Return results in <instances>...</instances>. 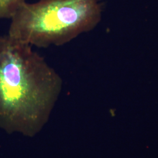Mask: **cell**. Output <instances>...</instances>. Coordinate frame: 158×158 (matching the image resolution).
Here are the masks:
<instances>
[{
	"instance_id": "3957f363",
	"label": "cell",
	"mask_w": 158,
	"mask_h": 158,
	"mask_svg": "<svg viewBox=\"0 0 158 158\" xmlns=\"http://www.w3.org/2000/svg\"><path fill=\"white\" fill-rule=\"evenodd\" d=\"M25 0H0V19H11Z\"/></svg>"
},
{
	"instance_id": "6da1fadb",
	"label": "cell",
	"mask_w": 158,
	"mask_h": 158,
	"mask_svg": "<svg viewBox=\"0 0 158 158\" xmlns=\"http://www.w3.org/2000/svg\"><path fill=\"white\" fill-rule=\"evenodd\" d=\"M63 81L32 46L0 36V125L28 137L48 121Z\"/></svg>"
},
{
	"instance_id": "7a4b0ae2",
	"label": "cell",
	"mask_w": 158,
	"mask_h": 158,
	"mask_svg": "<svg viewBox=\"0 0 158 158\" xmlns=\"http://www.w3.org/2000/svg\"><path fill=\"white\" fill-rule=\"evenodd\" d=\"M98 0H40L25 2L11 19L8 35L29 45H63L100 23Z\"/></svg>"
}]
</instances>
